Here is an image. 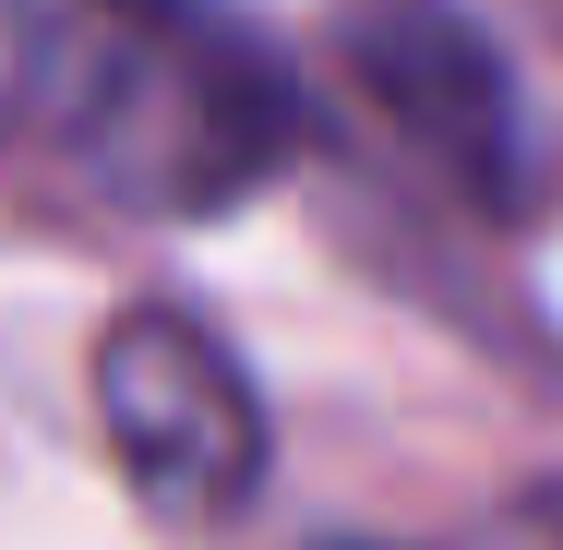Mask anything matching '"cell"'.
I'll return each instance as SVG.
<instances>
[{
	"label": "cell",
	"mask_w": 563,
	"mask_h": 550,
	"mask_svg": "<svg viewBox=\"0 0 563 550\" xmlns=\"http://www.w3.org/2000/svg\"><path fill=\"white\" fill-rule=\"evenodd\" d=\"M12 48L36 72V109L144 204L205 216L288 156L276 60L168 0H24Z\"/></svg>",
	"instance_id": "1"
},
{
	"label": "cell",
	"mask_w": 563,
	"mask_h": 550,
	"mask_svg": "<svg viewBox=\"0 0 563 550\" xmlns=\"http://www.w3.org/2000/svg\"><path fill=\"white\" fill-rule=\"evenodd\" d=\"M97 419H109L120 479L192 527L240 515L264 491V395L217 335L168 300H132L97 335Z\"/></svg>",
	"instance_id": "2"
},
{
	"label": "cell",
	"mask_w": 563,
	"mask_h": 550,
	"mask_svg": "<svg viewBox=\"0 0 563 550\" xmlns=\"http://www.w3.org/2000/svg\"><path fill=\"white\" fill-rule=\"evenodd\" d=\"M336 48H347V72H360V97L384 109V132L432 180H455L492 216L528 204V180H540L528 97H516V72H504V48L479 36L467 0H347Z\"/></svg>",
	"instance_id": "3"
},
{
	"label": "cell",
	"mask_w": 563,
	"mask_h": 550,
	"mask_svg": "<svg viewBox=\"0 0 563 550\" xmlns=\"http://www.w3.org/2000/svg\"><path fill=\"white\" fill-rule=\"evenodd\" d=\"M492 550H563V479H528V491L492 515Z\"/></svg>",
	"instance_id": "4"
}]
</instances>
